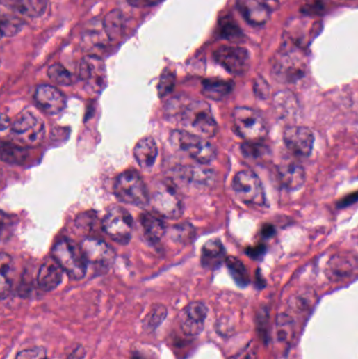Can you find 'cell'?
Returning a JSON list of instances; mask_svg holds the SVG:
<instances>
[{"mask_svg":"<svg viewBox=\"0 0 358 359\" xmlns=\"http://www.w3.org/2000/svg\"><path fill=\"white\" fill-rule=\"evenodd\" d=\"M181 177L191 184L201 185V186L209 184L213 180V173L209 169L193 166L184 167L181 170Z\"/></svg>","mask_w":358,"mask_h":359,"instance_id":"obj_27","label":"cell"},{"mask_svg":"<svg viewBox=\"0 0 358 359\" xmlns=\"http://www.w3.org/2000/svg\"><path fill=\"white\" fill-rule=\"evenodd\" d=\"M86 356V350H84L82 346H78L73 353H72L71 356L69 357V359H83V357Z\"/></svg>","mask_w":358,"mask_h":359,"instance_id":"obj_45","label":"cell"},{"mask_svg":"<svg viewBox=\"0 0 358 359\" xmlns=\"http://www.w3.org/2000/svg\"><path fill=\"white\" fill-rule=\"evenodd\" d=\"M213 57L220 65L234 75H243L248 71L250 58L244 47L222 45L215 51Z\"/></svg>","mask_w":358,"mask_h":359,"instance_id":"obj_13","label":"cell"},{"mask_svg":"<svg viewBox=\"0 0 358 359\" xmlns=\"http://www.w3.org/2000/svg\"><path fill=\"white\" fill-rule=\"evenodd\" d=\"M115 195L123 203L129 205H147L149 202V193L139 173L129 170L120 173L117 177L114 186Z\"/></svg>","mask_w":358,"mask_h":359,"instance_id":"obj_5","label":"cell"},{"mask_svg":"<svg viewBox=\"0 0 358 359\" xmlns=\"http://www.w3.org/2000/svg\"><path fill=\"white\" fill-rule=\"evenodd\" d=\"M12 135L17 142L26 146H36L44 139L45 125L43 120L32 111L20 113L13 125Z\"/></svg>","mask_w":358,"mask_h":359,"instance_id":"obj_7","label":"cell"},{"mask_svg":"<svg viewBox=\"0 0 358 359\" xmlns=\"http://www.w3.org/2000/svg\"><path fill=\"white\" fill-rule=\"evenodd\" d=\"M284 142L292 154L309 156L314 148V133L308 127H289L284 131Z\"/></svg>","mask_w":358,"mask_h":359,"instance_id":"obj_14","label":"cell"},{"mask_svg":"<svg viewBox=\"0 0 358 359\" xmlns=\"http://www.w3.org/2000/svg\"><path fill=\"white\" fill-rule=\"evenodd\" d=\"M225 260V248L220 239H211L204 245L201 253V264L204 268L218 269Z\"/></svg>","mask_w":358,"mask_h":359,"instance_id":"obj_22","label":"cell"},{"mask_svg":"<svg viewBox=\"0 0 358 359\" xmlns=\"http://www.w3.org/2000/svg\"><path fill=\"white\" fill-rule=\"evenodd\" d=\"M232 189L236 197L244 203L257 206L266 205L264 187L260 177L253 171L242 170L236 173L232 181Z\"/></svg>","mask_w":358,"mask_h":359,"instance_id":"obj_8","label":"cell"},{"mask_svg":"<svg viewBox=\"0 0 358 359\" xmlns=\"http://www.w3.org/2000/svg\"><path fill=\"white\" fill-rule=\"evenodd\" d=\"M47 75L59 86H71L73 83V77L70 72L58 63H55L52 67H49Z\"/></svg>","mask_w":358,"mask_h":359,"instance_id":"obj_35","label":"cell"},{"mask_svg":"<svg viewBox=\"0 0 358 359\" xmlns=\"http://www.w3.org/2000/svg\"><path fill=\"white\" fill-rule=\"evenodd\" d=\"M133 359H145V358H143V357L138 356V355H136V356H133Z\"/></svg>","mask_w":358,"mask_h":359,"instance_id":"obj_47","label":"cell"},{"mask_svg":"<svg viewBox=\"0 0 358 359\" xmlns=\"http://www.w3.org/2000/svg\"><path fill=\"white\" fill-rule=\"evenodd\" d=\"M26 150L15 144L3 142L1 144V159L8 163L24 162L26 158Z\"/></svg>","mask_w":358,"mask_h":359,"instance_id":"obj_31","label":"cell"},{"mask_svg":"<svg viewBox=\"0 0 358 359\" xmlns=\"http://www.w3.org/2000/svg\"><path fill=\"white\" fill-rule=\"evenodd\" d=\"M170 143L201 164L211 163L217 157V148L213 144L187 131H172Z\"/></svg>","mask_w":358,"mask_h":359,"instance_id":"obj_3","label":"cell"},{"mask_svg":"<svg viewBox=\"0 0 358 359\" xmlns=\"http://www.w3.org/2000/svg\"><path fill=\"white\" fill-rule=\"evenodd\" d=\"M15 359H47V352L41 346L20 351Z\"/></svg>","mask_w":358,"mask_h":359,"instance_id":"obj_40","label":"cell"},{"mask_svg":"<svg viewBox=\"0 0 358 359\" xmlns=\"http://www.w3.org/2000/svg\"><path fill=\"white\" fill-rule=\"evenodd\" d=\"M241 152L248 159L262 158L267 154V147L265 144L258 141H247L241 145Z\"/></svg>","mask_w":358,"mask_h":359,"instance_id":"obj_36","label":"cell"},{"mask_svg":"<svg viewBox=\"0 0 358 359\" xmlns=\"http://www.w3.org/2000/svg\"><path fill=\"white\" fill-rule=\"evenodd\" d=\"M255 356H257V353H255L254 348H253L252 344H249L244 350L241 351L238 354L232 357L231 359H255Z\"/></svg>","mask_w":358,"mask_h":359,"instance_id":"obj_43","label":"cell"},{"mask_svg":"<svg viewBox=\"0 0 358 359\" xmlns=\"http://www.w3.org/2000/svg\"><path fill=\"white\" fill-rule=\"evenodd\" d=\"M12 268H13V262H12L11 257L8 255L7 253H1V257H0V271H1L0 292H1L3 298H6L10 289H11Z\"/></svg>","mask_w":358,"mask_h":359,"instance_id":"obj_29","label":"cell"},{"mask_svg":"<svg viewBox=\"0 0 358 359\" xmlns=\"http://www.w3.org/2000/svg\"><path fill=\"white\" fill-rule=\"evenodd\" d=\"M133 157L143 170H150L158 157V146L152 137L142 138L133 148Z\"/></svg>","mask_w":358,"mask_h":359,"instance_id":"obj_19","label":"cell"},{"mask_svg":"<svg viewBox=\"0 0 358 359\" xmlns=\"http://www.w3.org/2000/svg\"><path fill=\"white\" fill-rule=\"evenodd\" d=\"M166 314H168V311H166L165 307L162 305L154 306L149 317H148V327L150 329H156L165 319Z\"/></svg>","mask_w":358,"mask_h":359,"instance_id":"obj_39","label":"cell"},{"mask_svg":"<svg viewBox=\"0 0 358 359\" xmlns=\"http://www.w3.org/2000/svg\"><path fill=\"white\" fill-rule=\"evenodd\" d=\"M219 34L222 38L227 40H238L242 38L243 34L238 24L230 17H225L220 22Z\"/></svg>","mask_w":358,"mask_h":359,"instance_id":"obj_34","label":"cell"},{"mask_svg":"<svg viewBox=\"0 0 358 359\" xmlns=\"http://www.w3.org/2000/svg\"><path fill=\"white\" fill-rule=\"evenodd\" d=\"M275 0H238V9L247 22L254 26L266 24Z\"/></svg>","mask_w":358,"mask_h":359,"instance_id":"obj_17","label":"cell"},{"mask_svg":"<svg viewBox=\"0 0 358 359\" xmlns=\"http://www.w3.org/2000/svg\"><path fill=\"white\" fill-rule=\"evenodd\" d=\"M34 98L38 106L45 113L51 115L61 113L67 106V99L65 95L58 88L49 84H41L37 86Z\"/></svg>","mask_w":358,"mask_h":359,"instance_id":"obj_16","label":"cell"},{"mask_svg":"<svg viewBox=\"0 0 358 359\" xmlns=\"http://www.w3.org/2000/svg\"><path fill=\"white\" fill-rule=\"evenodd\" d=\"M306 56L292 43L284 45L275 57L272 74L284 83H294L306 74Z\"/></svg>","mask_w":358,"mask_h":359,"instance_id":"obj_1","label":"cell"},{"mask_svg":"<svg viewBox=\"0 0 358 359\" xmlns=\"http://www.w3.org/2000/svg\"><path fill=\"white\" fill-rule=\"evenodd\" d=\"M225 263L228 270H229L230 276H232L234 282H236L238 286H247L249 282V276L244 264H243L240 260L234 257H226Z\"/></svg>","mask_w":358,"mask_h":359,"instance_id":"obj_28","label":"cell"},{"mask_svg":"<svg viewBox=\"0 0 358 359\" xmlns=\"http://www.w3.org/2000/svg\"><path fill=\"white\" fill-rule=\"evenodd\" d=\"M176 84V76L170 71H165L160 77L159 84H158V93L160 97L166 96L174 90Z\"/></svg>","mask_w":358,"mask_h":359,"instance_id":"obj_38","label":"cell"},{"mask_svg":"<svg viewBox=\"0 0 358 359\" xmlns=\"http://www.w3.org/2000/svg\"><path fill=\"white\" fill-rule=\"evenodd\" d=\"M247 255L249 257H252L253 260H260L262 259L265 255V253H266V246L265 245H257V246L249 247L247 249Z\"/></svg>","mask_w":358,"mask_h":359,"instance_id":"obj_41","label":"cell"},{"mask_svg":"<svg viewBox=\"0 0 358 359\" xmlns=\"http://www.w3.org/2000/svg\"><path fill=\"white\" fill-rule=\"evenodd\" d=\"M162 0H127L129 5L136 8H152L159 5Z\"/></svg>","mask_w":358,"mask_h":359,"instance_id":"obj_42","label":"cell"},{"mask_svg":"<svg viewBox=\"0 0 358 359\" xmlns=\"http://www.w3.org/2000/svg\"><path fill=\"white\" fill-rule=\"evenodd\" d=\"M22 18L13 14H3L1 16V34L3 37L15 36L24 28Z\"/></svg>","mask_w":358,"mask_h":359,"instance_id":"obj_32","label":"cell"},{"mask_svg":"<svg viewBox=\"0 0 358 359\" xmlns=\"http://www.w3.org/2000/svg\"><path fill=\"white\" fill-rule=\"evenodd\" d=\"M52 257L73 280H81L86 276L88 262L81 247H78L71 239H59L53 247Z\"/></svg>","mask_w":358,"mask_h":359,"instance_id":"obj_4","label":"cell"},{"mask_svg":"<svg viewBox=\"0 0 358 359\" xmlns=\"http://www.w3.org/2000/svg\"><path fill=\"white\" fill-rule=\"evenodd\" d=\"M351 271V262L345 257H334L328 265V276L330 278H345Z\"/></svg>","mask_w":358,"mask_h":359,"instance_id":"obj_30","label":"cell"},{"mask_svg":"<svg viewBox=\"0 0 358 359\" xmlns=\"http://www.w3.org/2000/svg\"><path fill=\"white\" fill-rule=\"evenodd\" d=\"M181 123L184 131L200 137L211 138L218 131L211 106L205 101L195 100L188 103L181 113Z\"/></svg>","mask_w":358,"mask_h":359,"instance_id":"obj_2","label":"cell"},{"mask_svg":"<svg viewBox=\"0 0 358 359\" xmlns=\"http://www.w3.org/2000/svg\"><path fill=\"white\" fill-rule=\"evenodd\" d=\"M80 247L88 264L94 266L99 271H108L114 264L115 251L102 239L86 237Z\"/></svg>","mask_w":358,"mask_h":359,"instance_id":"obj_10","label":"cell"},{"mask_svg":"<svg viewBox=\"0 0 358 359\" xmlns=\"http://www.w3.org/2000/svg\"><path fill=\"white\" fill-rule=\"evenodd\" d=\"M268 84L266 82L261 81V80L255 82V93L259 95V97L266 98L267 95H268Z\"/></svg>","mask_w":358,"mask_h":359,"instance_id":"obj_44","label":"cell"},{"mask_svg":"<svg viewBox=\"0 0 358 359\" xmlns=\"http://www.w3.org/2000/svg\"><path fill=\"white\" fill-rule=\"evenodd\" d=\"M79 78L90 92L100 93L106 86V69L104 60L97 56L82 58Z\"/></svg>","mask_w":358,"mask_h":359,"instance_id":"obj_12","label":"cell"},{"mask_svg":"<svg viewBox=\"0 0 358 359\" xmlns=\"http://www.w3.org/2000/svg\"><path fill=\"white\" fill-rule=\"evenodd\" d=\"M273 105L281 118H291L298 113V99L289 90L277 92L273 97Z\"/></svg>","mask_w":358,"mask_h":359,"instance_id":"obj_23","label":"cell"},{"mask_svg":"<svg viewBox=\"0 0 358 359\" xmlns=\"http://www.w3.org/2000/svg\"><path fill=\"white\" fill-rule=\"evenodd\" d=\"M232 82L222 79H206L202 84V93L207 98L213 100H222L232 92Z\"/></svg>","mask_w":358,"mask_h":359,"instance_id":"obj_25","label":"cell"},{"mask_svg":"<svg viewBox=\"0 0 358 359\" xmlns=\"http://www.w3.org/2000/svg\"><path fill=\"white\" fill-rule=\"evenodd\" d=\"M139 218L146 237L149 239L150 242H159L166 230L163 221L148 212L142 214Z\"/></svg>","mask_w":358,"mask_h":359,"instance_id":"obj_24","label":"cell"},{"mask_svg":"<svg viewBox=\"0 0 358 359\" xmlns=\"http://www.w3.org/2000/svg\"><path fill=\"white\" fill-rule=\"evenodd\" d=\"M234 129L247 141H257L267 135L264 117L250 107H236L232 113Z\"/></svg>","mask_w":358,"mask_h":359,"instance_id":"obj_6","label":"cell"},{"mask_svg":"<svg viewBox=\"0 0 358 359\" xmlns=\"http://www.w3.org/2000/svg\"><path fill=\"white\" fill-rule=\"evenodd\" d=\"M1 5L20 15L37 18L44 14L47 0H1Z\"/></svg>","mask_w":358,"mask_h":359,"instance_id":"obj_21","label":"cell"},{"mask_svg":"<svg viewBox=\"0 0 358 359\" xmlns=\"http://www.w3.org/2000/svg\"><path fill=\"white\" fill-rule=\"evenodd\" d=\"M172 237L176 239L177 242L187 244L191 242L195 237V228L188 223L180 224L172 228Z\"/></svg>","mask_w":358,"mask_h":359,"instance_id":"obj_37","label":"cell"},{"mask_svg":"<svg viewBox=\"0 0 358 359\" xmlns=\"http://www.w3.org/2000/svg\"><path fill=\"white\" fill-rule=\"evenodd\" d=\"M262 233L265 237H271L275 233V227L271 226V225H265L263 227Z\"/></svg>","mask_w":358,"mask_h":359,"instance_id":"obj_46","label":"cell"},{"mask_svg":"<svg viewBox=\"0 0 358 359\" xmlns=\"http://www.w3.org/2000/svg\"><path fill=\"white\" fill-rule=\"evenodd\" d=\"M63 269L54 257H49L43 262L38 272L37 282L41 290L49 292L55 290L63 282Z\"/></svg>","mask_w":358,"mask_h":359,"instance_id":"obj_18","label":"cell"},{"mask_svg":"<svg viewBox=\"0 0 358 359\" xmlns=\"http://www.w3.org/2000/svg\"><path fill=\"white\" fill-rule=\"evenodd\" d=\"M277 171H279L282 184L286 189H298L304 185L306 173L304 167L298 163L292 162V161L281 163Z\"/></svg>","mask_w":358,"mask_h":359,"instance_id":"obj_20","label":"cell"},{"mask_svg":"<svg viewBox=\"0 0 358 359\" xmlns=\"http://www.w3.org/2000/svg\"><path fill=\"white\" fill-rule=\"evenodd\" d=\"M152 204L158 214L164 218H179L184 209L177 189L170 183H164L157 189L152 196Z\"/></svg>","mask_w":358,"mask_h":359,"instance_id":"obj_11","label":"cell"},{"mask_svg":"<svg viewBox=\"0 0 358 359\" xmlns=\"http://www.w3.org/2000/svg\"><path fill=\"white\" fill-rule=\"evenodd\" d=\"M125 24H127V22H125L124 15L119 10L111 12L104 18V31L108 38L112 40H118L122 37V35L124 34Z\"/></svg>","mask_w":358,"mask_h":359,"instance_id":"obj_26","label":"cell"},{"mask_svg":"<svg viewBox=\"0 0 358 359\" xmlns=\"http://www.w3.org/2000/svg\"><path fill=\"white\" fill-rule=\"evenodd\" d=\"M102 227L113 241L125 245L131 241L133 221L127 210L121 206H114L104 216Z\"/></svg>","mask_w":358,"mask_h":359,"instance_id":"obj_9","label":"cell"},{"mask_svg":"<svg viewBox=\"0 0 358 359\" xmlns=\"http://www.w3.org/2000/svg\"><path fill=\"white\" fill-rule=\"evenodd\" d=\"M277 338L279 342H291L294 336V323L287 314L279 315L277 324Z\"/></svg>","mask_w":358,"mask_h":359,"instance_id":"obj_33","label":"cell"},{"mask_svg":"<svg viewBox=\"0 0 358 359\" xmlns=\"http://www.w3.org/2000/svg\"><path fill=\"white\" fill-rule=\"evenodd\" d=\"M207 314L209 309L204 303L193 302L187 305L180 317L181 329L185 335H199L203 330Z\"/></svg>","mask_w":358,"mask_h":359,"instance_id":"obj_15","label":"cell"}]
</instances>
